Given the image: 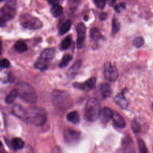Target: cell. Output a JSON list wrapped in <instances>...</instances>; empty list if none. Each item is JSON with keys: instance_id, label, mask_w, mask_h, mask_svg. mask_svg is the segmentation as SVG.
I'll return each instance as SVG.
<instances>
[{"instance_id": "e575fe53", "label": "cell", "mask_w": 153, "mask_h": 153, "mask_svg": "<svg viewBox=\"0 0 153 153\" xmlns=\"http://www.w3.org/2000/svg\"><path fill=\"white\" fill-rule=\"evenodd\" d=\"M69 4L72 5H77L81 2V0H69Z\"/></svg>"}, {"instance_id": "8fae6325", "label": "cell", "mask_w": 153, "mask_h": 153, "mask_svg": "<svg viewBox=\"0 0 153 153\" xmlns=\"http://www.w3.org/2000/svg\"><path fill=\"white\" fill-rule=\"evenodd\" d=\"M96 82V79L95 77H91L88 79L84 82H75L73 84V86L79 90L84 91H89L94 88Z\"/></svg>"}, {"instance_id": "30bf717a", "label": "cell", "mask_w": 153, "mask_h": 153, "mask_svg": "<svg viewBox=\"0 0 153 153\" xmlns=\"http://www.w3.org/2000/svg\"><path fill=\"white\" fill-rule=\"evenodd\" d=\"M77 33V40L76 45L78 48H81L83 47L84 40L85 38L86 27L82 23H78L75 26Z\"/></svg>"}, {"instance_id": "603a6c76", "label": "cell", "mask_w": 153, "mask_h": 153, "mask_svg": "<svg viewBox=\"0 0 153 153\" xmlns=\"http://www.w3.org/2000/svg\"><path fill=\"white\" fill-rule=\"evenodd\" d=\"M63 8L62 7L58 4L53 5L51 8V13L54 17H59L63 14Z\"/></svg>"}, {"instance_id": "484cf974", "label": "cell", "mask_w": 153, "mask_h": 153, "mask_svg": "<svg viewBox=\"0 0 153 153\" xmlns=\"http://www.w3.org/2000/svg\"><path fill=\"white\" fill-rule=\"evenodd\" d=\"M72 42V39L70 36H68L66 38H64V39L61 42L60 48L62 50H66L71 45Z\"/></svg>"}, {"instance_id": "83f0119b", "label": "cell", "mask_w": 153, "mask_h": 153, "mask_svg": "<svg viewBox=\"0 0 153 153\" xmlns=\"http://www.w3.org/2000/svg\"><path fill=\"white\" fill-rule=\"evenodd\" d=\"M82 64L81 60H78L76 61V62L72 65V66L69 69V73H71L72 75L74 73H75L81 67Z\"/></svg>"}, {"instance_id": "5bb4252c", "label": "cell", "mask_w": 153, "mask_h": 153, "mask_svg": "<svg viewBox=\"0 0 153 153\" xmlns=\"http://www.w3.org/2000/svg\"><path fill=\"white\" fill-rule=\"evenodd\" d=\"M111 119L112 120L113 124L117 128H123L126 127V121L118 112L113 111Z\"/></svg>"}, {"instance_id": "44dd1931", "label": "cell", "mask_w": 153, "mask_h": 153, "mask_svg": "<svg viewBox=\"0 0 153 153\" xmlns=\"http://www.w3.org/2000/svg\"><path fill=\"white\" fill-rule=\"evenodd\" d=\"M14 47V49L16 51H17V52L20 53L26 51L28 49L27 46L26 44V43L22 40L17 41L15 43Z\"/></svg>"}, {"instance_id": "52a82bcc", "label": "cell", "mask_w": 153, "mask_h": 153, "mask_svg": "<svg viewBox=\"0 0 153 153\" xmlns=\"http://www.w3.org/2000/svg\"><path fill=\"white\" fill-rule=\"evenodd\" d=\"M16 12V0H9L1 9L0 14L5 21L10 20L15 16Z\"/></svg>"}, {"instance_id": "7a4b0ae2", "label": "cell", "mask_w": 153, "mask_h": 153, "mask_svg": "<svg viewBox=\"0 0 153 153\" xmlns=\"http://www.w3.org/2000/svg\"><path fill=\"white\" fill-rule=\"evenodd\" d=\"M26 111L27 123L35 126H41L46 123L47 113L44 109L36 106H30L27 108Z\"/></svg>"}, {"instance_id": "9a60e30c", "label": "cell", "mask_w": 153, "mask_h": 153, "mask_svg": "<svg viewBox=\"0 0 153 153\" xmlns=\"http://www.w3.org/2000/svg\"><path fill=\"white\" fill-rule=\"evenodd\" d=\"M112 112L113 111L108 107L103 108L102 110H100L99 117H100V120L102 124H106L109 120L111 119Z\"/></svg>"}, {"instance_id": "d590c367", "label": "cell", "mask_w": 153, "mask_h": 153, "mask_svg": "<svg viewBox=\"0 0 153 153\" xmlns=\"http://www.w3.org/2000/svg\"><path fill=\"white\" fill-rule=\"evenodd\" d=\"M108 17V14L106 13H102L100 14L99 16V18L101 20H105Z\"/></svg>"}, {"instance_id": "8d00e7d4", "label": "cell", "mask_w": 153, "mask_h": 153, "mask_svg": "<svg viewBox=\"0 0 153 153\" xmlns=\"http://www.w3.org/2000/svg\"><path fill=\"white\" fill-rule=\"evenodd\" d=\"M5 25H6V21L2 17H0V27H5Z\"/></svg>"}, {"instance_id": "b9f144b4", "label": "cell", "mask_w": 153, "mask_h": 153, "mask_svg": "<svg viewBox=\"0 0 153 153\" xmlns=\"http://www.w3.org/2000/svg\"><path fill=\"white\" fill-rule=\"evenodd\" d=\"M5 1V0H0V2H1V1Z\"/></svg>"}, {"instance_id": "2e32d148", "label": "cell", "mask_w": 153, "mask_h": 153, "mask_svg": "<svg viewBox=\"0 0 153 153\" xmlns=\"http://www.w3.org/2000/svg\"><path fill=\"white\" fill-rule=\"evenodd\" d=\"M114 101L122 109H126L128 106V102L124 96V91L118 94L114 98Z\"/></svg>"}, {"instance_id": "ac0fdd59", "label": "cell", "mask_w": 153, "mask_h": 153, "mask_svg": "<svg viewBox=\"0 0 153 153\" xmlns=\"http://www.w3.org/2000/svg\"><path fill=\"white\" fill-rule=\"evenodd\" d=\"M100 90L103 98H107L111 95V88L110 85L108 83L102 84L100 86Z\"/></svg>"}, {"instance_id": "3957f363", "label": "cell", "mask_w": 153, "mask_h": 153, "mask_svg": "<svg viewBox=\"0 0 153 153\" xmlns=\"http://www.w3.org/2000/svg\"><path fill=\"white\" fill-rule=\"evenodd\" d=\"M51 97L54 106L59 111H65L72 106V99L65 91L54 90Z\"/></svg>"}, {"instance_id": "7402d4cb", "label": "cell", "mask_w": 153, "mask_h": 153, "mask_svg": "<svg viewBox=\"0 0 153 153\" xmlns=\"http://www.w3.org/2000/svg\"><path fill=\"white\" fill-rule=\"evenodd\" d=\"M71 21L70 20H66L59 27V33L60 35H64L67 33L71 27Z\"/></svg>"}, {"instance_id": "1f68e13d", "label": "cell", "mask_w": 153, "mask_h": 153, "mask_svg": "<svg viewBox=\"0 0 153 153\" xmlns=\"http://www.w3.org/2000/svg\"><path fill=\"white\" fill-rule=\"evenodd\" d=\"M95 5L99 9H103L106 5V0H93Z\"/></svg>"}, {"instance_id": "cb8c5ba5", "label": "cell", "mask_w": 153, "mask_h": 153, "mask_svg": "<svg viewBox=\"0 0 153 153\" xmlns=\"http://www.w3.org/2000/svg\"><path fill=\"white\" fill-rule=\"evenodd\" d=\"M72 59V56H71L70 54H65V56H63V57H62V60H60L59 64V68H65L66 66L68 65L69 63Z\"/></svg>"}, {"instance_id": "7c38bea8", "label": "cell", "mask_w": 153, "mask_h": 153, "mask_svg": "<svg viewBox=\"0 0 153 153\" xmlns=\"http://www.w3.org/2000/svg\"><path fill=\"white\" fill-rule=\"evenodd\" d=\"M11 112L14 115L19 118L21 120L27 123V111L19 104L14 105L11 108Z\"/></svg>"}, {"instance_id": "74e56055", "label": "cell", "mask_w": 153, "mask_h": 153, "mask_svg": "<svg viewBox=\"0 0 153 153\" xmlns=\"http://www.w3.org/2000/svg\"><path fill=\"white\" fill-rule=\"evenodd\" d=\"M48 2H49V4L53 5L58 4L59 2V0H48Z\"/></svg>"}, {"instance_id": "ffe728a7", "label": "cell", "mask_w": 153, "mask_h": 153, "mask_svg": "<svg viewBox=\"0 0 153 153\" xmlns=\"http://www.w3.org/2000/svg\"><path fill=\"white\" fill-rule=\"evenodd\" d=\"M25 143L23 140L19 137L14 138L11 141V146L15 151L21 149L24 147Z\"/></svg>"}, {"instance_id": "836d02e7", "label": "cell", "mask_w": 153, "mask_h": 153, "mask_svg": "<svg viewBox=\"0 0 153 153\" xmlns=\"http://www.w3.org/2000/svg\"><path fill=\"white\" fill-rule=\"evenodd\" d=\"M126 8V4L124 3H120L114 7V10L117 13H120Z\"/></svg>"}, {"instance_id": "f546056e", "label": "cell", "mask_w": 153, "mask_h": 153, "mask_svg": "<svg viewBox=\"0 0 153 153\" xmlns=\"http://www.w3.org/2000/svg\"><path fill=\"white\" fill-rule=\"evenodd\" d=\"M137 144H138L139 152L140 153H147L148 151H147L146 147L145 145L143 140H142L141 139H137Z\"/></svg>"}, {"instance_id": "ba28073f", "label": "cell", "mask_w": 153, "mask_h": 153, "mask_svg": "<svg viewBox=\"0 0 153 153\" xmlns=\"http://www.w3.org/2000/svg\"><path fill=\"white\" fill-rule=\"evenodd\" d=\"M63 137L66 142L69 145L76 144L81 137V133L78 131L71 128H66L63 131Z\"/></svg>"}, {"instance_id": "e0dca14e", "label": "cell", "mask_w": 153, "mask_h": 153, "mask_svg": "<svg viewBox=\"0 0 153 153\" xmlns=\"http://www.w3.org/2000/svg\"><path fill=\"white\" fill-rule=\"evenodd\" d=\"M122 146L124 148V151L133 152V144L131 139L129 136L125 137L122 141Z\"/></svg>"}, {"instance_id": "4fadbf2b", "label": "cell", "mask_w": 153, "mask_h": 153, "mask_svg": "<svg viewBox=\"0 0 153 153\" xmlns=\"http://www.w3.org/2000/svg\"><path fill=\"white\" fill-rule=\"evenodd\" d=\"M90 36L93 47H97L98 43L103 39V36L99 30L96 27H93L90 31Z\"/></svg>"}, {"instance_id": "277c9868", "label": "cell", "mask_w": 153, "mask_h": 153, "mask_svg": "<svg viewBox=\"0 0 153 153\" xmlns=\"http://www.w3.org/2000/svg\"><path fill=\"white\" fill-rule=\"evenodd\" d=\"M100 105L96 98H90L86 102L84 108V117L89 122L96 121L99 118Z\"/></svg>"}, {"instance_id": "d6986e66", "label": "cell", "mask_w": 153, "mask_h": 153, "mask_svg": "<svg viewBox=\"0 0 153 153\" xmlns=\"http://www.w3.org/2000/svg\"><path fill=\"white\" fill-rule=\"evenodd\" d=\"M67 120L74 124H78L80 121V117L78 112L76 111H71L68 113L66 115Z\"/></svg>"}, {"instance_id": "9c48e42d", "label": "cell", "mask_w": 153, "mask_h": 153, "mask_svg": "<svg viewBox=\"0 0 153 153\" xmlns=\"http://www.w3.org/2000/svg\"><path fill=\"white\" fill-rule=\"evenodd\" d=\"M103 74L105 78L109 81H115L118 76L117 68L111 62H106L103 67Z\"/></svg>"}, {"instance_id": "4dcf8cb0", "label": "cell", "mask_w": 153, "mask_h": 153, "mask_svg": "<svg viewBox=\"0 0 153 153\" xmlns=\"http://www.w3.org/2000/svg\"><path fill=\"white\" fill-rule=\"evenodd\" d=\"M143 42H144L143 38L142 36H138V37H136L133 40V45L136 48H139L143 45Z\"/></svg>"}, {"instance_id": "d6a6232c", "label": "cell", "mask_w": 153, "mask_h": 153, "mask_svg": "<svg viewBox=\"0 0 153 153\" xmlns=\"http://www.w3.org/2000/svg\"><path fill=\"white\" fill-rule=\"evenodd\" d=\"M10 65V61L7 59H3L0 60V67L3 68H7Z\"/></svg>"}, {"instance_id": "ab89813d", "label": "cell", "mask_w": 153, "mask_h": 153, "mask_svg": "<svg viewBox=\"0 0 153 153\" xmlns=\"http://www.w3.org/2000/svg\"><path fill=\"white\" fill-rule=\"evenodd\" d=\"M1 53H2V42L0 40V54H1Z\"/></svg>"}, {"instance_id": "f35d334b", "label": "cell", "mask_w": 153, "mask_h": 153, "mask_svg": "<svg viewBox=\"0 0 153 153\" xmlns=\"http://www.w3.org/2000/svg\"><path fill=\"white\" fill-rule=\"evenodd\" d=\"M108 1L110 5H113L114 4L115 2V0H108Z\"/></svg>"}, {"instance_id": "f1b7e54d", "label": "cell", "mask_w": 153, "mask_h": 153, "mask_svg": "<svg viewBox=\"0 0 153 153\" xmlns=\"http://www.w3.org/2000/svg\"><path fill=\"white\" fill-rule=\"evenodd\" d=\"M131 128L133 131L134 133L137 134L141 131V126L138 121L134 120L131 123Z\"/></svg>"}, {"instance_id": "60d3db41", "label": "cell", "mask_w": 153, "mask_h": 153, "mask_svg": "<svg viewBox=\"0 0 153 153\" xmlns=\"http://www.w3.org/2000/svg\"><path fill=\"white\" fill-rule=\"evenodd\" d=\"M2 142L0 140V148L2 146Z\"/></svg>"}, {"instance_id": "5b68a950", "label": "cell", "mask_w": 153, "mask_h": 153, "mask_svg": "<svg viewBox=\"0 0 153 153\" xmlns=\"http://www.w3.org/2000/svg\"><path fill=\"white\" fill-rule=\"evenodd\" d=\"M55 54L54 49L53 48H47L44 50L40 56L35 63L34 66L36 69L44 71L47 70L48 66L53 60Z\"/></svg>"}, {"instance_id": "8992f818", "label": "cell", "mask_w": 153, "mask_h": 153, "mask_svg": "<svg viewBox=\"0 0 153 153\" xmlns=\"http://www.w3.org/2000/svg\"><path fill=\"white\" fill-rule=\"evenodd\" d=\"M20 22L23 27L30 30H38L42 27V23L39 19L27 14L21 16Z\"/></svg>"}, {"instance_id": "d4e9b609", "label": "cell", "mask_w": 153, "mask_h": 153, "mask_svg": "<svg viewBox=\"0 0 153 153\" xmlns=\"http://www.w3.org/2000/svg\"><path fill=\"white\" fill-rule=\"evenodd\" d=\"M18 97V94L17 93V91L15 89H13L10 91V93L7 95L5 99V101L7 103L11 104L13 102H14V100Z\"/></svg>"}, {"instance_id": "6da1fadb", "label": "cell", "mask_w": 153, "mask_h": 153, "mask_svg": "<svg viewBox=\"0 0 153 153\" xmlns=\"http://www.w3.org/2000/svg\"><path fill=\"white\" fill-rule=\"evenodd\" d=\"M14 89L17 91L18 96L25 102L29 103H34L37 101L36 92L30 84L19 82L16 84Z\"/></svg>"}, {"instance_id": "4316f807", "label": "cell", "mask_w": 153, "mask_h": 153, "mask_svg": "<svg viewBox=\"0 0 153 153\" xmlns=\"http://www.w3.org/2000/svg\"><path fill=\"white\" fill-rule=\"evenodd\" d=\"M120 27V23L118 22V20L116 18L114 17L112 20V33H114V34L117 33L118 32Z\"/></svg>"}]
</instances>
